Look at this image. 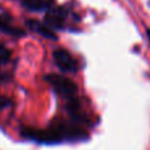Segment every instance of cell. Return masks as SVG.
I'll list each match as a JSON object with an SVG mask.
<instances>
[{
	"label": "cell",
	"mask_w": 150,
	"mask_h": 150,
	"mask_svg": "<svg viewBox=\"0 0 150 150\" xmlns=\"http://www.w3.org/2000/svg\"><path fill=\"white\" fill-rule=\"evenodd\" d=\"M25 9L30 12H42L47 11L54 5V0H17Z\"/></svg>",
	"instance_id": "6"
},
{
	"label": "cell",
	"mask_w": 150,
	"mask_h": 150,
	"mask_svg": "<svg viewBox=\"0 0 150 150\" xmlns=\"http://www.w3.org/2000/svg\"><path fill=\"white\" fill-rule=\"evenodd\" d=\"M146 33H148V38H149V42H150V29H146Z\"/></svg>",
	"instance_id": "10"
},
{
	"label": "cell",
	"mask_w": 150,
	"mask_h": 150,
	"mask_svg": "<svg viewBox=\"0 0 150 150\" xmlns=\"http://www.w3.org/2000/svg\"><path fill=\"white\" fill-rule=\"evenodd\" d=\"M21 134L28 140L36 141L38 144H45V145L67 142V141L74 142V141H83L88 138V132L86 130V128L71 121L70 119H55L50 122L46 129L23 128Z\"/></svg>",
	"instance_id": "1"
},
{
	"label": "cell",
	"mask_w": 150,
	"mask_h": 150,
	"mask_svg": "<svg viewBox=\"0 0 150 150\" xmlns=\"http://www.w3.org/2000/svg\"><path fill=\"white\" fill-rule=\"evenodd\" d=\"M0 30L5 34H9L13 37H23L25 36V32L21 28L15 26L11 23V18L7 16H0Z\"/></svg>",
	"instance_id": "7"
},
{
	"label": "cell",
	"mask_w": 150,
	"mask_h": 150,
	"mask_svg": "<svg viewBox=\"0 0 150 150\" xmlns=\"http://www.w3.org/2000/svg\"><path fill=\"white\" fill-rule=\"evenodd\" d=\"M25 24L32 32H34V33L42 36L44 38L52 40V41H57L58 40L57 33H55L53 29H50L45 23H42V21L33 20V18H28V20L25 21Z\"/></svg>",
	"instance_id": "5"
},
{
	"label": "cell",
	"mask_w": 150,
	"mask_h": 150,
	"mask_svg": "<svg viewBox=\"0 0 150 150\" xmlns=\"http://www.w3.org/2000/svg\"><path fill=\"white\" fill-rule=\"evenodd\" d=\"M12 58V53L5 45L0 42V65H7Z\"/></svg>",
	"instance_id": "8"
},
{
	"label": "cell",
	"mask_w": 150,
	"mask_h": 150,
	"mask_svg": "<svg viewBox=\"0 0 150 150\" xmlns=\"http://www.w3.org/2000/svg\"><path fill=\"white\" fill-rule=\"evenodd\" d=\"M73 15L71 11L66 7H58V5H53L47 11H45V17L44 23L53 30H65L69 29V21H70V16Z\"/></svg>",
	"instance_id": "3"
},
{
	"label": "cell",
	"mask_w": 150,
	"mask_h": 150,
	"mask_svg": "<svg viewBox=\"0 0 150 150\" xmlns=\"http://www.w3.org/2000/svg\"><path fill=\"white\" fill-rule=\"evenodd\" d=\"M53 61H54L55 66L59 69L62 73L71 74L76 73L79 70V63L73 57L69 50L66 49H55L53 52Z\"/></svg>",
	"instance_id": "4"
},
{
	"label": "cell",
	"mask_w": 150,
	"mask_h": 150,
	"mask_svg": "<svg viewBox=\"0 0 150 150\" xmlns=\"http://www.w3.org/2000/svg\"><path fill=\"white\" fill-rule=\"evenodd\" d=\"M45 80L52 86L53 91L65 100H70L78 96V86L65 75L50 73L45 75Z\"/></svg>",
	"instance_id": "2"
},
{
	"label": "cell",
	"mask_w": 150,
	"mask_h": 150,
	"mask_svg": "<svg viewBox=\"0 0 150 150\" xmlns=\"http://www.w3.org/2000/svg\"><path fill=\"white\" fill-rule=\"evenodd\" d=\"M11 105H12V100L9 98H7V96L0 95V111H4L5 108H8Z\"/></svg>",
	"instance_id": "9"
}]
</instances>
